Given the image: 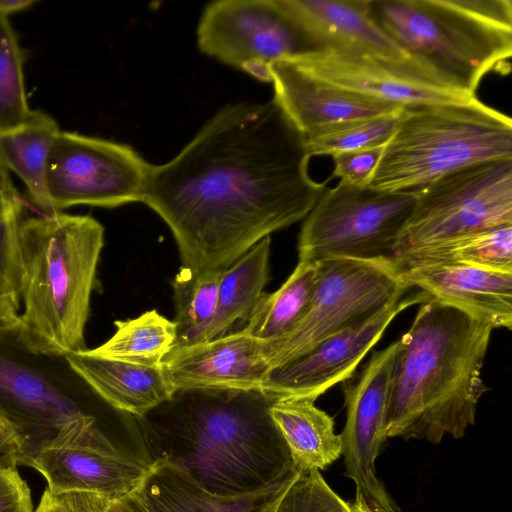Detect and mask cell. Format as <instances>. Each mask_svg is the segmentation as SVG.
<instances>
[{
    "label": "cell",
    "instance_id": "obj_1",
    "mask_svg": "<svg viewBox=\"0 0 512 512\" xmlns=\"http://www.w3.org/2000/svg\"><path fill=\"white\" fill-rule=\"evenodd\" d=\"M274 99L219 110L170 161L151 165L143 203L170 228L182 266L222 271L309 214L327 188Z\"/></svg>",
    "mask_w": 512,
    "mask_h": 512
},
{
    "label": "cell",
    "instance_id": "obj_2",
    "mask_svg": "<svg viewBox=\"0 0 512 512\" xmlns=\"http://www.w3.org/2000/svg\"><path fill=\"white\" fill-rule=\"evenodd\" d=\"M262 390L176 389L133 417L147 464L173 466L204 490L238 495L289 481L298 470Z\"/></svg>",
    "mask_w": 512,
    "mask_h": 512
},
{
    "label": "cell",
    "instance_id": "obj_3",
    "mask_svg": "<svg viewBox=\"0 0 512 512\" xmlns=\"http://www.w3.org/2000/svg\"><path fill=\"white\" fill-rule=\"evenodd\" d=\"M493 328L451 305L420 304L397 340L386 436L439 443L462 438L488 390L482 369Z\"/></svg>",
    "mask_w": 512,
    "mask_h": 512
},
{
    "label": "cell",
    "instance_id": "obj_4",
    "mask_svg": "<svg viewBox=\"0 0 512 512\" xmlns=\"http://www.w3.org/2000/svg\"><path fill=\"white\" fill-rule=\"evenodd\" d=\"M21 298L18 328L34 350L67 357L86 348L84 331L104 228L88 215L60 211L21 221Z\"/></svg>",
    "mask_w": 512,
    "mask_h": 512
},
{
    "label": "cell",
    "instance_id": "obj_5",
    "mask_svg": "<svg viewBox=\"0 0 512 512\" xmlns=\"http://www.w3.org/2000/svg\"><path fill=\"white\" fill-rule=\"evenodd\" d=\"M369 11L414 61L469 97L512 56L511 0H369Z\"/></svg>",
    "mask_w": 512,
    "mask_h": 512
},
{
    "label": "cell",
    "instance_id": "obj_6",
    "mask_svg": "<svg viewBox=\"0 0 512 512\" xmlns=\"http://www.w3.org/2000/svg\"><path fill=\"white\" fill-rule=\"evenodd\" d=\"M512 159V120L472 97L402 109L369 187L416 191L468 165Z\"/></svg>",
    "mask_w": 512,
    "mask_h": 512
},
{
    "label": "cell",
    "instance_id": "obj_7",
    "mask_svg": "<svg viewBox=\"0 0 512 512\" xmlns=\"http://www.w3.org/2000/svg\"><path fill=\"white\" fill-rule=\"evenodd\" d=\"M18 328L0 333V420L16 436L27 466L62 428L92 413L81 401L89 386L67 359L32 349Z\"/></svg>",
    "mask_w": 512,
    "mask_h": 512
},
{
    "label": "cell",
    "instance_id": "obj_8",
    "mask_svg": "<svg viewBox=\"0 0 512 512\" xmlns=\"http://www.w3.org/2000/svg\"><path fill=\"white\" fill-rule=\"evenodd\" d=\"M318 262L310 306L285 335L263 342L270 368L302 354L324 338L374 316L411 289L392 258L328 257Z\"/></svg>",
    "mask_w": 512,
    "mask_h": 512
},
{
    "label": "cell",
    "instance_id": "obj_9",
    "mask_svg": "<svg viewBox=\"0 0 512 512\" xmlns=\"http://www.w3.org/2000/svg\"><path fill=\"white\" fill-rule=\"evenodd\" d=\"M414 205V191H382L340 181L325 189L305 217L299 261L392 258Z\"/></svg>",
    "mask_w": 512,
    "mask_h": 512
},
{
    "label": "cell",
    "instance_id": "obj_10",
    "mask_svg": "<svg viewBox=\"0 0 512 512\" xmlns=\"http://www.w3.org/2000/svg\"><path fill=\"white\" fill-rule=\"evenodd\" d=\"M414 192L415 205L393 256L512 224V159L465 166Z\"/></svg>",
    "mask_w": 512,
    "mask_h": 512
},
{
    "label": "cell",
    "instance_id": "obj_11",
    "mask_svg": "<svg viewBox=\"0 0 512 512\" xmlns=\"http://www.w3.org/2000/svg\"><path fill=\"white\" fill-rule=\"evenodd\" d=\"M150 167L127 144L60 131L45 168L50 213L75 205L113 208L142 202Z\"/></svg>",
    "mask_w": 512,
    "mask_h": 512
},
{
    "label": "cell",
    "instance_id": "obj_12",
    "mask_svg": "<svg viewBox=\"0 0 512 512\" xmlns=\"http://www.w3.org/2000/svg\"><path fill=\"white\" fill-rule=\"evenodd\" d=\"M204 54L271 82L277 60L311 52L281 0H219L204 10L197 28Z\"/></svg>",
    "mask_w": 512,
    "mask_h": 512
},
{
    "label": "cell",
    "instance_id": "obj_13",
    "mask_svg": "<svg viewBox=\"0 0 512 512\" xmlns=\"http://www.w3.org/2000/svg\"><path fill=\"white\" fill-rule=\"evenodd\" d=\"M27 466L45 478L51 493L86 491L109 500L138 491L149 469L145 461L117 448L94 414L67 424Z\"/></svg>",
    "mask_w": 512,
    "mask_h": 512
},
{
    "label": "cell",
    "instance_id": "obj_14",
    "mask_svg": "<svg viewBox=\"0 0 512 512\" xmlns=\"http://www.w3.org/2000/svg\"><path fill=\"white\" fill-rule=\"evenodd\" d=\"M397 340L374 352L356 379L344 382L346 424L340 434L346 476L356 487L355 505L372 512H397L376 476L375 461L387 439L386 418Z\"/></svg>",
    "mask_w": 512,
    "mask_h": 512
},
{
    "label": "cell",
    "instance_id": "obj_15",
    "mask_svg": "<svg viewBox=\"0 0 512 512\" xmlns=\"http://www.w3.org/2000/svg\"><path fill=\"white\" fill-rule=\"evenodd\" d=\"M430 299L423 291L403 296L374 316L324 338L297 357L270 368L261 390L277 398L315 401L353 376L398 314Z\"/></svg>",
    "mask_w": 512,
    "mask_h": 512
},
{
    "label": "cell",
    "instance_id": "obj_16",
    "mask_svg": "<svg viewBox=\"0 0 512 512\" xmlns=\"http://www.w3.org/2000/svg\"><path fill=\"white\" fill-rule=\"evenodd\" d=\"M281 2L311 52L336 50L370 55L450 88L414 61L375 23L369 11V0Z\"/></svg>",
    "mask_w": 512,
    "mask_h": 512
},
{
    "label": "cell",
    "instance_id": "obj_17",
    "mask_svg": "<svg viewBox=\"0 0 512 512\" xmlns=\"http://www.w3.org/2000/svg\"><path fill=\"white\" fill-rule=\"evenodd\" d=\"M290 59L317 78L399 108L472 98L366 54L321 50Z\"/></svg>",
    "mask_w": 512,
    "mask_h": 512
},
{
    "label": "cell",
    "instance_id": "obj_18",
    "mask_svg": "<svg viewBox=\"0 0 512 512\" xmlns=\"http://www.w3.org/2000/svg\"><path fill=\"white\" fill-rule=\"evenodd\" d=\"M162 369L174 390H261L270 367L263 341L242 327L209 341L173 348Z\"/></svg>",
    "mask_w": 512,
    "mask_h": 512
},
{
    "label": "cell",
    "instance_id": "obj_19",
    "mask_svg": "<svg viewBox=\"0 0 512 512\" xmlns=\"http://www.w3.org/2000/svg\"><path fill=\"white\" fill-rule=\"evenodd\" d=\"M398 266V265H397ZM402 280L431 299L456 307L493 329L512 328V270L469 263L398 267Z\"/></svg>",
    "mask_w": 512,
    "mask_h": 512
},
{
    "label": "cell",
    "instance_id": "obj_20",
    "mask_svg": "<svg viewBox=\"0 0 512 512\" xmlns=\"http://www.w3.org/2000/svg\"><path fill=\"white\" fill-rule=\"evenodd\" d=\"M270 76L273 99L303 139L341 122L403 109L317 78L290 58L272 63Z\"/></svg>",
    "mask_w": 512,
    "mask_h": 512
},
{
    "label": "cell",
    "instance_id": "obj_21",
    "mask_svg": "<svg viewBox=\"0 0 512 512\" xmlns=\"http://www.w3.org/2000/svg\"><path fill=\"white\" fill-rule=\"evenodd\" d=\"M148 465L147 475L134 493L147 512H274L293 480L245 494L218 495L204 490L169 464Z\"/></svg>",
    "mask_w": 512,
    "mask_h": 512
},
{
    "label": "cell",
    "instance_id": "obj_22",
    "mask_svg": "<svg viewBox=\"0 0 512 512\" xmlns=\"http://www.w3.org/2000/svg\"><path fill=\"white\" fill-rule=\"evenodd\" d=\"M73 371L107 405L141 417L170 398L174 389L161 367H147L93 355L88 348L66 357Z\"/></svg>",
    "mask_w": 512,
    "mask_h": 512
},
{
    "label": "cell",
    "instance_id": "obj_23",
    "mask_svg": "<svg viewBox=\"0 0 512 512\" xmlns=\"http://www.w3.org/2000/svg\"><path fill=\"white\" fill-rule=\"evenodd\" d=\"M270 243V236L263 238L223 271L214 313L204 324L177 335L173 348L212 340L247 322L268 281Z\"/></svg>",
    "mask_w": 512,
    "mask_h": 512
},
{
    "label": "cell",
    "instance_id": "obj_24",
    "mask_svg": "<svg viewBox=\"0 0 512 512\" xmlns=\"http://www.w3.org/2000/svg\"><path fill=\"white\" fill-rule=\"evenodd\" d=\"M306 398H277L270 416L283 437L295 468L325 469L341 456L333 418Z\"/></svg>",
    "mask_w": 512,
    "mask_h": 512
},
{
    "label": "cell",
    "instance_id": "obj_25",
    "mask_svg": "<svg viewBox=\"0 0 512 512\" xmlns=\"http://www.w3.org/2000/svg\"><path fill=\"white\" fill-rule=\"evenodd\" d=\"M61 130L40 110H31L18 127L0 132V163L25 185L31 201L50 213L45 190V168L51 145Z\"/></svg>",
    "mask_w": 512,
    "mask_h": 512
},
{
    "label": "cell",
    "instance_id": "obj_26",
    "mask_svg": "<svg viewBox=\"0 0 512 512\" xmlns=\"http://www.w3.org/2000/svg\"><path fill=\"white\" fill-rule=\"evenodd\" d=\"M398 267L433 263H469L512 270V224L494 227L402 251Z\"/></svg>",
    "mask_w": 512,
    "mask_h": 512
},
{
    "label": "cell",
    "instance_id": "obj_27",
    "mask_svg": "<svg viewBox=\"0 0 512 512\" xmlns=\"http://www.w3.org/2000/svg\"><path fill=\"white\" fill-rule=\"evenodd\" d=\"M318 278V262L298 261L281 287L265 293L243 326L255 338L267 342L292 330L306 314Z\"/></svg>",
    "mask_w": 512,
    "mask_h": 512
},
{
    "label": "cell",
    "instance_id": "obj_28",
    "mask_svg": "<svg viewBox=\"0 0 512 512\" xmlns=\"http://www.w3.org/2000/svg\"><path fill=\"white\" fill-rule=\"evenodd\" d=\"M115 326L111 338L88 352L131 364L161 367L177 338L176 323L155 309L134 319L116 321Z\"/></svg>",
    "mask_w": 512,
    "mask_h": 512
},
{
    "label": "cell",
    "instance_id": "obj_29",
    "mask_svg": "<svg viewBox=\"0 0 512 512\" xmlns=\"http://www.w3.org/2000/svg\"><path fill=\"white\" fill-rule=\"evenodd\" d=\"M401 113L402 109L341 122L304 138V142L310 156L383 147L393 135Z\"/></svg>",
    "mask_w": 512,
    "mask_h": 512
},
{
    "label": "cell",
    "instance_id": "obj_30",
    "mask_svg": "<svg viewBox=\"0 0 512 512\" xmlns=\"http://www.w3.org/2000/svg\"><path fill=\"white\" fill-rule=\"evenodd\" d=\"M21 209L8 170L0 163V297L16 302L21 298L22 283Z\"/></svg>",
    "mask_w": 512,
    "mask_h": 512
},
{
    "label": "cell",
    "instance_id": "obj_31",
    "mask_svg": "<svg viewBox=\"0 0 512 512\" xmlns=\"http://www.w3.org/2000/svg\"><path fill=\"white\" fill-rule=\"evenodd\" d=\"M30 112L22 51L8 16L0 13V132L18 127Z\"/></svg>",
    "mask_w": 512,
    "mask_h": 512
},
{
    "label": "cell",
    "instance_id": "obj_32",
    "mask_svg": "<svg viewBox=\"0 0 512 512\" xmlns=\"http://www.w3.org/2000/svg\"><path fill=\"white\" fill-rule=\"evenodd\" d=\"M223 271L180 268L172 282L177 335L197 328L212 316Z\"/></svg>",
    "mask_w": 512,
    "mask_h": 512
},
{
    "label": "cell",
    "instance_id": "obj_33",
    "mask_svg": "<svg viewBox=\"0 0 512 512\" xmlns=\"http://www.w3.org/2000/svg\"><path fill=\"white\" fill-rule=\"evenodd\" d=\"M274 512H352L325 482L320 470H299L279 499Z\"/></svg>",
    "mask_w": 512,
    "mask_h": 512
},
{
    "label": "cell",
    "instance_id": "obj_34",
    "mask_svg": "<svg viewBox=\"0 0 512 512\" xmlns=\"http://www.w3.org/2000/svg\"><path fill=\"white\" fill-rule=\"evenodd\" d=\"M384 147V146H383ZM383 147L346 151L332 156L333 177L355 186H368L381 157Z\"/></svg>",
    "mask_w": 512,
    "mask_h": 512
},
{
    "label": "cell",
    "instance_id": "obj_35",
    "mask_svg": "<svg viewBox=\"0 0 512 512\" xmlns=\"http://www.w3.org/2000/svg\"><path fill=\"white\" fill-rule=\"evenodd\" d=\"M109 499L93 492L70 491L42 494L35 512H106Z\"/></svg>",
    "mask_w": 512,
    "mask_h": 512
},
{
    "label": "cell",
    "instance_id": "obj_36",
    "mask_svg": "<svg viewBox=\"0 0 512 512\" xmlns=\"http://www.w3.org/2000/svg\"><path fill=\"white\" fill-rule=\"evenodd\" d=\"M0 512H35L30 488L17 468L0 471Z\"/></svg>",
    "mask_w": 512,
    "mask_h": 512
},
{
    "label": "cell",
    "instance_id": "obj_37",
    "mask_svg": "<svg viewBox=\"0 0 512 512\" xmlns=\"http://www.w3.org/2000/svg\"><path fill=\"white\" fill-rule=\"evenodd\" d=\"M21 446L12 430L0 420V470L15 469L22 463Z\"/></svg>",
    "mask_w": 512,
    "mask_h": 512
},
{
    "label": "cell",
    "instance_id": "obj_38",
    "mask_svg": "<svg viewBox=\"0 0 512 512\" xmlns=\"http://www.w3.org/2000/svg\"><path fill=\"white\" fill-rule=\"evenodd\" d=\"M20 303L0 297V333L15 330L20 325Z\"/></svg>",
    "mask_w": 512,
    "mask_h": 512
},
{
    "label": "cell",
    "instance_id": "obj_39",
    "mask_svg": "<svg viewBox=\"0 0 512 512\" xmlns=\"http://www.w3.org/2000/svg\"><path fill=\"white\" fill-rule=\"evenodd\" d=\"M106 512H147L135 494L109 500Z\"/></svg>",
    "mask_w": 512,
    "mask_h": 512
},
{
    "label": "cell",
    "instance_id": "obj_40",
    "mask_svg": "<svg viewBox=\"0 0 512 512\" xmlns=\"http://www.w3.org/2000/svg\"><path fill=\"white\" fill-rule=\"evenodd\" d=\"M36 0H0V13L9 16L33 6Z\"/></svg>",
    "mask_w": 512,
    "mask_h": 512
},
{
    "label": "cell",
    "instance_id": "obj_41",
    "mask_svg": "<svg viewBox=\"0 0 512 512\" xmlns=\"http://www.w3.org/2000/svg\"><path fill=\"white\" fill-rule=\"evenodd\" d=\"M352 512H372V511H370L368 509H365V508H363L361 506L353 504L352 505Z\"/></svg>",
    "mask_w": 512,
    "mask_h": 512
},
{
    "label": "cell",
    "instance_id": "obj_42",
    "mask_svg": "<svg viewBox=\"0 0 512 512\" xmlns=\"http://www.w3.org/2000/svg\"><path fill=\"white\" fill-rule=\"evenodd\" d=\"M0 471H2V470H0Z\"/></svg>",
    "mask_w": 512,
    "mask_h": 512
}]
</instances>
